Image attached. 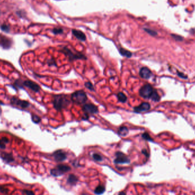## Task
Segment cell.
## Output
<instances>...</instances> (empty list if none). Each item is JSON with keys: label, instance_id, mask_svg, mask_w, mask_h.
<instances>
[{"label": "cell", "instance_id": "6da1fadb", "mask_svg": "<svg viewBox=\"0 0 195 195\" xmlns=\"http://www.w3.org/2000/svg\"><path fill=\"white\" fill-rule=\"evenodd\" d=\"M52 102L54 108L58 111H60L68 107L71 103L70 99L64 94L54 95Z\"/></svg>", "mask_w": 195, "mask_h": 195}, {"label": "cell", "instance_id": "7a4b0ae2", "mask_svg": "<svg viewBox=\"0 0 195 195\" xmlns=\"http://www.w3.org/2000/svg\"><path fill=\"white\" fill-rule=\"evenodd\" d=\"M60 52L66 55L71 62L77 59H87V57L82 53L78 51L74 53L67 47H63L60 50Z\"/></svg>", "mask_w": 195, "mask_h": 195}, {"label": "cell", "instance_id": "3957f363", "mask_svg": "<svg viewBox=\"0 0 195 195\" xmlns=\"http://www.w3.org/2000/svg\"><path fill=\"white\" fill-rule=\"evenodd\" d=\"M71 100L77 104H82L87 100V96L83 90H78L72 94Z\"/></svg>", "mask_w": 195, "mask_h": 195}, {"label": "cell", "instance_id": "277c9868", "mask_svg": "<svg viewBox=\"0 0 195 195\" xmlns=\"http://www.w3.org/2000/svg\"><path fill=\"white\" fill-rule=\"evenodd\" d=\"M154 90H155L150 84L147 83L143 85L140 89L139 91V94L140 96L143 98L150 99Z\"/></svg>", "mask_w": 195, "mask_h": 195}, {"label": "cell", "instance_id": "5b68a950", "mask_svg": "<svg viewBox=\"0 0 195 195\" xmlns=\"http://www.w3.org/2000/svg\"><path fill=\"white\" fill-rule=\"evenodd\" d=\"M70 169L71 168L69 165L64 164H59L57 165L55 168L52 169L50 171V173L53 176L58 177L63 175L64 173L69 171Z\"/></svg>", "mask_w": 195, "mask_h": 195}, {"label": "cell", "instance_id": "8992f818", "mask_svg": "<svg viewBox=\"0 0 195 195\" xmlns=\"http://www.w3.org/2000/svg\"><path fill=\"white\" fill-rule=\"evenodd\" d=\"M82 110L85 114V116L88 118L90 115L95 114L98 112V108L97 106L91 103H87L83 105Z\"/></svg>", "mask_w": 195, "mask_h": 195}, {"label": "cell", "instance_id": "52a82bcc", "mask_svg": "<svg viewBox=\"0 0 195 195\" xmlns=\"http://www.w3.org/2000/svg\"><path fill=\"white\" fill-rule=\"evenodd\" d=\"M116 158L114 160V163L118 164H128L130 163V160L128 156L121 152H116L115 154Z\"/></svg>", "mask_w": 195, "mask_h": 195}, {"label": "cell", "instance_id": "ba28073f", "mask_svg": "<svg viewBox=\"0 0 195 195\" xmlns=\"http://www.w3.org/2000/svg\"><path fill=\"white\" fill-rule=\"evenodd\" d=\"M12 45V41L11 38L0 34V46L5 49H9Z\"/></svg>", "mask_w": 195, "mask_h": 195}, {"label": "cell", "instance_id": "9c48e42d", "mask_svg": "<svg viewBox=\"0 0 195 195\" xmlns=\"http://www.w3.org/2000/svg\"><path fill=\"white\" fill-rule=\"evenodd\" d=\"M23 85L24 86L29 88V89L32 90L35 93H38L41 90L40 86L37 83L30 80H26L24 81Z\"/></svg>", "mask_w": 195, "mask_h": 195}, {"label": "cell", "instance_id": "30bf717a", "mask_svg": "<svg viewBox=\"0 0 195 195\" xmlns=\"http://www.w3.org/2000/svg\"><path fill=\"white\" fill-rule=\"evenodd\" d=\"M11 102L13 105L18 106L22 108H26L30 106V103L28 101L21 100L16 97H13Z\"/></svg>", "mask_w": 195, "mask_h": 195}, {"label": "cell", "instance_id": "8fae6325", "mask_svg": "<svg viewBox=\"0 0 195 195\" xmlns=\"http://www.w3.org/2000/svg\"><path fill=\"white\" fill-rule=\"evenodd\" d=\"M151 108V105L148 102H143L140 105L135 107L134 108V111L136 113H141L143 112H146Z\"/></svg>", "mask_w": 195, "mask_h": 195}, {"label": "cell", "instance_id": "7c38bea8", "mask_svg": "<svg viewBox=\"0 0 195 195\" xmlns=\"http://www.w3.org/2000/svg\"><path fill=\"white\" fill-rule=\"evenodd\" d=\"M53 157L57 162H63L66 160V154L61 150H57L53 153Z\"/></svg>", "mask_w": 195, "mask_h": 195}, {"label": "cell", "instance_id": "4fadbf2b", "mask_svg": "<svg viewBox=\"0 0 195 195\" xmlns=\"http://www.w3.org/2000/svg\"><path fill=\"white\" fill-rule=\"evenodd\" d=\"M152 75V73L150 69L147 67H143L139 71V76L141 77L144 79H150Z\"/></svg>", "mask_w": 195, "mask_h": 195}, {"label": "cell", "instance_id": "5bb4252c", "mask_svg": "<svg viewBox=\"0 0 195 195\" xmlns=\"http://www.w3.org/2000/svg\"><path fill=\"white\" fill-rule=\"evenodd\" d=\"M72 33L73 34V35L79 40L81 41H85L86 39V36L85 34V33H83L82 32L80 31V30H78L76 29H73L72 30Z\"/></svg>", "mask_w": 195, "mask_h": 195}, {"label": "cell", "instance_id": "9a60e30c", "mask_svg": "<svg viewBox=\"0 0 195 195\" xmlns=\"http://www.w3.org/2000/svg\"><path fill=\"white\" fill-rule=\"evenodd\" d=\"M1 158L7 163H9L14 161V158L12 154H9L7 152H3L1 154Z\"/></svg>", "mask_w": 195, "mask_h": 195}, {"label": "cell", "instance_id": "2e32d148", "mask_svg": "<svg viewBox=\"0 0 195 195\" xmlns=\"http://www.w3.org/2000/svg\"><path fill=\"white\" fill-rule=\"evenodd\" d=\"M129 133V130L128 128L125 126H121L118 129V134L121 137H125Z\"/></svg>", "mask_w": 195, "mask_h": 195}, {"label": "cell", "instance_id": "e0dca14e", "mask_svg": "<svg viewBox=\"0 0 195 195\" xmlns=\"http://www.w3.org/2000/svg\"><path fill=\"white\" fill-rule=\"evenodd\" d=\"M119 53L120 54L123 56H125L127 58H131L133 55V53L130 51H128L124 48H122V47H120L119 50Z\"/></svg>", "mask_w": 195, "mask_h": 195}, {"label": "cell", "instance_id": "ac0fdd59", "mask_svg": "<svg viewBox=\"0 0 195 195\" xmlns=\"http://www.w3.org/2000/svg\"><path fill=\"white\" fill-rule=\"evenodd\" d=\"M117 98L118 100L121 103H125L127 100V96L122 92H119L118 93Z\"/></svg>", "mask_w": 195, "mask_h": 195}, {"label": "cell", "instance_id": "d6986e66", "mask_svg": "<svg viewBox=\"0 0 195 195\" xmlns=\"http://www.w3.org/2000/svg\"><path fill=\"white\" fill-rule=\"evenodd\" d=\"M150 99L154 101V102H159L160 100V95L158 94V92L156 91V90H154Z\"/></svg>", "mask_w": 195, "mask_h": 195}, {"label": "cell", "instance_id": "ffe728a7", "mask_svg": "<svg viewBox=\"0 0 195 195\" xmlns=\"http://www.w3.org/2000/svg\"><path fill=\"white\" fill-rule=\"evenodd\" d=\"M78 180V179L77 178V177L76 176H75L74 175H70L69 176V177H68V182L71 184H75L77 183Z\"/></svg>", "mask_w": 195, "mask_h": 195}, {"label": "cell", "instance_id": "44dd1931", "mask_svg": "<svg viewBox=\"0 0 195 195\" xmlns=\"http://www.w3.org/2000/svg\"><path fill=\"white\" fill-rule=\"evenodd\" d=\"M9 141L7 138H2L0 139V148L5 149L6 148V144L9 143Z\"/></svg>", "mask_w": 195, "mask_h": 195}, {"label": "cell", "instance_id": "7402d4cb", "mask_svg": "<svg viewBox=\"0 0 195 195\" xmlns=\"http://www.w3.org/2000/svg\"><path fill=\"white\" fill-rule=\"evenodd\" d=\"M105 191V187L103 185H99L98 186H97L95 190H94V192L96 194H98V195H100V194H102V193H103Z\"/></svg>", "mask_w": 195, "mask_h": 195}, {"label": "cell", "instance_id": "603a6c76", "mask_svg": "<svg viewBox=\"0 0 195 195\" xmlns=\"http://www.w3.org/2000/svg\"><path fill=\"white\" fill-rule=\"evenodd\" d=\"M85 86L86 87V88H87V89H89L90 91H94L95 90L94 87L93 83L91 82H90V81L85 82Z\"/></svg>", "mask_w": 195, "mask_h": 195}, {"label": "cell", "instance_id": "cb8c5ba5", "mask_svg": "<svg viewBox=\"0 0 195 195\" xmlns=\"http://www.w3.org/2000/svg\"><path fill=\"white\" fill-rule=\"evenodd\" d=\"M32 119L34 123H37V124L39 123L41 121V118L39 116H38V115H32Z\"/></svg>", "mask_w": 195, "mask_h": 195}, {"label": "cell", "instance_id": "d4e9b609", "mask_svg": "<svg viewBox=\"0 0 195 195\" xmlns=\"http://www.w3.org/2000/svg\"><path fill=\"white\" fill-rule=\"evenodd\" d=\"M142 138H143L144 139H145V140H146V141H149V142H153L152 138L150 137V135H149V134L147 133H143V134H142Z\"/></svg>", "mask_w": 195, "mask_h": 195}, {"label": "cell", "instance_id": "484cf974", "mask_svg": "<svg viewBox=\"0 0 195 195\" xmlns=\"http://www.w3.org/2000/svg\"><path fill=\"white\" fill-rule=\"evenodd\" d=\"M1 29L6 33H9L10 32L11 28L8 25L4 24L1 26Z\"/></svg>", "mask_w": 195, "mask_h": 195}, {"label": "cell", "instance_id": "4316f807", "mask_svg": "<svg viewBox=\"0 0 195 195\" xmlns=\"http://www.w3.org/2000/svg\"><path fill=\"white\" fill-rule=\"evenodd\" d=\"M47 64L49 66H55V67H56L57 66V64H56V63L55 60V59H54L53 58H51L50 59L48 60L47 61Z\"/></svg>", "mask_w": 195, "mask_h": 195}, {"label": "cell", "instance_id": "83f0119b", "mask_svg": "<svg viewBox=\"0 0 195 195\" xmlns=\"http://www.w3.org/2000/svg\"><path fill=\"white\" fill-rule=\"evenodd\" d=\"M144 30L147 33H148L150 35H151L152 36H155V35H156L158 34V33L155 31H154L153 30H151V29H150L146 28V29H144Z\"/></svg>", "mask_w": 195, "mask_h": 195}, {"label": "cell", "instance_id": "f1b7e54d", "mask_svg": "<svg viewBox=\"0 0 195 195\" xmlns=\"http://www.w3.org/2000/svg\"><path fill=\"white\" fill-rule=\"evenodd\" d=\"M14 85H16L17 87L18 88H21L22 89V86H24L23 85V81H22L20 79H18L17 80L15 83H14Z\"/></svg>", "mask_w": 195, "mask_h": 195}, {"label": "cell", "instance_id": "f546056e", "mask_svg": "<svg viewBox=\"0 0 195 195\" xmlns=\"http://www.w3.org/2000/svg\"><path fill=\"white\" fill-rule=\"evenodd\" d=\"M52 32L55 35L59 34H61L63 33V29L61 28H54Z\"/></svg>", "mask_w": 195, "mask_h": 195}, {"label": "cell", "instance_id": "4dcf8cb0", "mask_svg": "<svg viewBox=\"0 0 195 195\" xmlns=\"http://www.w3.org/2000/svg\"><path fill=\"white\" fill-rule=\"evenodd\" d=\"M93 157L94 159L95 160H96V161L100 162V161L102 160V156H101L100 155L98 154H94L93 155Z\"/></svg>", "mask_w": 195, "mask_h": 195}, {"label": "cell", "instance_id": "1f68e13d", "mask_svg": "<svg viewBox=\"0 0 195 195\" xmlns=\"http://www.w3.org/2000/svg\"><path fill=\"white\" fill-rule=\"evenodd\" d=\"M177 76L179 77H180V78H183V79H186L187 78V76H185L184 74H183L182 73H180V72H177Z\"/></svg>", "mask_w": 195, "mask_h": 195}, {"label": "cell", "instance_id": "d6a6232c", "mask_svg": "<svg viewBox=\"0 0 195 195\" xmlns=\"http://www.w3.org/2000/svg\"><path fill=\"white\" fill-rule=\"evenodd\" d=\"M24 192L26 195H35L33 191H31V190H24Z\"/></svg>", "mask_w": 195, "mask_h": 195}, {"label": "cell", "instance_id": "836d02e7", "mask_svg": "<svg viewBox=\"0 0 195 195\" xmlns=\"http://www.w3.org/2000/svg\"><path fill=\"white\" fill-rule=\"evenodd\" d=\"M172 37H173L174 39H175L177 41H181L183 39V38L179 35H174V34H172Z\"/></svg>", "mask_w": 195, "mask_h": 195}, {"label": "cell", "instance_id": "e575fe53", "mask_svg": "<svg viewBox=\"0 0 195 195\" xmlns=\"http://www.w3.org/2000/svg\"><path fill=\"white\" fill-rule=\"evenodd\" d=\"M142 153H143V154H144L147 157H148V156H149V154H148V152L146 150H142Z\"/></svg>", "mask_w": 195, "mask_h": 195}, {"label": "cell", "instance_id": "d590c367", "mask_svg": "<svg viewBox=\"0 0 195 195\" xmlns=\"http://www.w3.org/2000/svg\"><path fill=\"white\" fill-rule=\"evenodd\" d=\"M118 195H126V194L124 192H121L120 193H119V194Z\"/></svg>", "mask_w": 195, "mask_h": 195}, {"label": "cell", "instance_id": "8d00e7d4", "mask_svg": "<svg viewBox=\"0 0 195 195\" xmlns=\"http://www.w3.org/2000/svg\"><path fill=\"white\" fill-rule=\"evenodd\" d=\"M4 103L1 102V101H0V105H1V104H3Z\"/></svg>", "mask_w": 195, "mask_h": 195}]
</instances>
